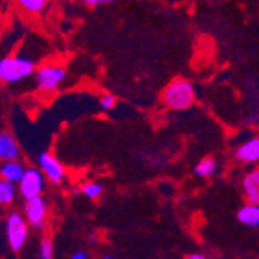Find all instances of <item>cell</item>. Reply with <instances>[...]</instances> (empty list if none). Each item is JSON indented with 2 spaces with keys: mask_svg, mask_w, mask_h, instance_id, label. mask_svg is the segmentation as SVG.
Wrapping results in <instances>:
<instances>
[{
  "mask_svg": "<svg viewBox=\"0 0 259 259\" xmlns=\"http://www.w3.org/2000/svg\"><path fill=\"white\" fill-rule=\"evenodd\" d=\"M196 100V92L191 82L185 79L171 81L163 92V101L174 110H185L191 107Z\"/></svg>",
  "mask_w": 259,
  "mask_h": 259,
  "instance_id": "6da1fadb",
  "label": "cell"
},
{
  "mask_svg": "<svg viewBox=\"0 0 259 259\" xmlns=\"http://www.w3.org/2000/svg\"><path fill=\"white\" fill-rule=\"evenodd\" d=\"M34 62L22 56H8L0 62V79L7 84H16L34 73Z\"/></svg>",
  "mask_w": 259,
  "mask_h": 259,
  "instance_id": "7a4b0ae2",
  "label": "cell"
},
{
  "mask_svg": "<svg viewBox=\"0 0 259 259\" xmlns=\"http://www.w3.org/2000/svg\"><path fill=\"white\" fill-rule=\"evenodd\" d=\"M28 221L19 213H10L7 218V241L14 253H19L28 239Z\"/></svg>",
  "mask_w": 259,
  "mask_h": 259,
  "instance_id": "3957f363",
  "label": "cell"
},
{
  "mask_svg": "<svg viewBox=\"0 0 259 259\" xmlns=\"http://www.w3.org/2000/svg\"><path fill=\"white\" fill-rule=\"evenodd\" d=\"M36 84L44 92L56 90L67 78L65 68L61 65H44L36 72Z\"/></svg>",
  "mask_w": 259,
  "mask_h": 259,
  "instance_id": "277c9868",
  "label": "cell"
},
{
  "mask_svg": "<svg viewBox=\"0 0 259 259\" xmlns=\"http://www.w3.org/2000/svg\"><path fill=\"white\" fill-rule=\"evenodd\" d=\"M42 174L44 172H40L36 168H28L25 171V174H23L22 180L17 183L19 193L25 200H30V199L42 194V191H44V176Z\"/></svg>",
  "mask_w": 259,
  "mask_h": 259,
  "instance_id": "5b68a950",
  "label": "cell"
},
{
  "mask_svg": "<svg viewBox=\"0 0 259 259\" xmlns=\"http://www.w3.org/2000/svg\"><path fill=\"white\" fill-rule=\"evenodd\" d=\"M25 202H27L25 203V218H27L30 227L42 230L45 225V221H47V211H49L47 202L44 200L42 196L33 197Z\"/></svg>",
  "mask_w": 259,
  "mask_h": 259,
  "instance_id": "8992f818",
  "label": "cell"
},
{
  "mask_svg": "<svg viewBox=\"0 0 259 259\" xmlns=\"http://www.w3.org/2000/svg\"><path fill=\"white\" fill-rule=\"evenodd\" d=\"M39 168L44 172V176L49 179L52 183L59 185L64 180V168L58 158H55L52 154L44 152L39 155Z\"/></svg>",
  "mask_w": 259,
  "mask_h": 259,
  "instance_id": "52a82bcc",
  "label": "cell"
},
{
  "mask_svg": "<svg viewBox=\"0 0 259 259\" xmlns=\"http://www.w3.org/2000/svg\"><path fill=\"white\" fill-rule=\"evenodd\" d=\"M234 157H236V160H239L241 163L259 161V137H253L247 141V143L239 146Z\"/></svg>",
  "mask_w": 259,
  "mask_h": 259,
  "instance_id": "ba28073f",
  "label": "cell"
},
{
  "mask_svg": "<svg viewBox=\"0 0 259 259\" xmlns=\"http://www.w3.org/2000/svg\"><path fill=\"white\" fill-rule=\"evenodd\" d=\"M20 157V149L16 143L14 137L10 132L0 134V158L2 161L17 160Z\"/></svg>",
  "mask_w": 259,
  "mask_h": 259,
  "instance_id": "9c48e42d",
  "label": "cell"
},
{
  "mask_svg": "<svg viewBox=\"0 0 259 259\" xmlns=\"http://www.w3.org/2000/svg\"><path fill=\"white\" fill-rule=\"evenodd\" d=\"M242 188L247 200L259 205V169H253L244 177Z\"/></svg>",
  "mask_w": 259,
  "mask_h": 259,
  "instance_id": "30bf717a",
  "label": "cell"
},
{
  "mask_svg": "<svg viewBox=\"0 0 259 259\" xmlns=\"http://www.w3.org/2000/svg\"><path fill=\"white\" fill-rule=\"evenodd\" d=\"M25 168H23V164L17 160H8V161H4L2 168H0V176L5 180H10L13 183H19L25 174Z\"/></svg>",
  "mask_w": 259,
  "mask_h": 259,
  "instance_id": "8fae6325",
  "label": "cell"
},
{
  "mask_svg": "<svg viewBox=\"0 0 259 259\" xmlns=\"http://www.w3.org/2000/svg\"><path fill=\"white\" fill-rule=\"evenodd\" d=\"M238 221L250 228L259 227V205L257 203H247L238 211Z\"/></svg>",
  "mask_w": 259,
  "mask_h": 259,
  "instance_id": "7c38bea8",
  "label": "cell"
},
{
  "mask_svg": "<svg viewBox=\"0 0 259 259\" xmlns=\"http://www.w3.org/2000/svg\"><path fill=\"white\" fill-rule=\"evenodd\" d=\"M216 168H218L216 160L211 158V157H206V158H203V160H200L197 163V166L194 168V174L197 177L208 179V177H211V176L216 172Z\"/></svg>",
  "mask_w": 259,
  "mask_h": 259,
  "instance_id": "4fadbf2b",
  "label": "cell"
},
{
  "mask_svg": "<svg viewBox=\"0 0 259 259\" xmlns=\"http://www.w3.org/2000/svg\"><path fill=\"white\" fill-rule=\"evenodd\" d=\"M17 190L19 188H16V183L2 179V182H0V203L2 205L11 203L16 199Z\"/></svg>",
  "mask_w": 259,
  "mask_h": 259,
  "instance_id": "5bb4252c",
  "label": "cell"
},
{
  "mask_svg": "<svg viewBox=\"0 0 259 259\" xmlns=\"http://www.w3.org/2000/svg\"><path fill=\"white\" fill-rule=\"evenodd\" d=\"M50 0H16V4L20 10H23L28 14H37L40 13L47 4H49Z\"/></svg>",
  "mask_w": 259,
  "mask_h": 259,
  "instance_id": "9a60e30c",
  "label": "cell"
},
{
  "mask_svg": "<svg viewBox=\"0 0 259 259\" xmlns=\"http://www.w3.org/2000/svg\"><path fill=\"white\" fill-rule=\"evenodd\" d=\"M81 193L87 197V199H98L103 193V186L100 183L95 182H90L87 185H84L81 188Z\"/></svg>",
  "mask_w": 259,
  "mask_h": 259,
  "instance_id": "2e32d148",
  "label": "cell"
},
{
  "mask_svg": "<svg viewBox=\"0 0 259 259\" xmlns=\"http://www.w3.org/2000/svg\"><path fill=\"white\" fill-rule=\"evenodd\" d=\"M53 242L49 239V238H45L40 241V245H39V257L40 259H52L53 257Z\"/></svg>",
  "mask_w": 259,
  "mask_h": 259,
  "instance_id": "e0dca14e",
  "label": "cell"
},
{
  "mask_svg": "<svg viewBox=\"0 0 259 259\" xmlns=\"http://www.w3.org/2000/svg\"><path fill=\"white\" fill-rule=\"evenodd\" d=\"M115 103H116V100L113 95H110V93H106V95H103L100 98V104L104 110H112L115 107Z\"/></svg>",
  "mask_w": 259,
  "mask_h": 259,
  "instance_id": "ac0fdd59",
  "label": "cell"
},
{
  "mask_svg": "<svg viewBox=\"0 0 259 259\" xmlns=\"http://www.w3.org/2000/svg\"><path fill=\"white\" fill-rule=\"evenodd\" d=\"M87 7H100V5H109L115 0H82Z\"/></svg>",
  "mask_w": 259,
  "mask_h": 259,
  "instance_id": "d6986e66",
  "label": "cell"
},
{
  "mask_svg": "<svg viewBox=\"0 0 259 259\" xmlns=\"http://www.w3.org/2000/svg\"><path fill=\"white\" fill-rule=\"evenodd\" d=\"M72 259H87L89 256H87V253L85 251H82V250H78V251H75L72 256H70Z\"/></svg>",
  "mask_w": 259,
  "mask_h": 259,
  "instance_id": "ffe728a7",
  "label": "cell"
},
{
  "mask_svg": "<svg viewBox=\"0 0 259 259\" xmlns=\"http://www.w3.org/2000/svg\"><path fill=\"white\" fill-rule=\"evenodd\" d=\"M188 259H205V254H199V253H193L190 256H186Z\"/></svg>",
  "mask_w": 259,
  "mask_h": 259,
  "instance_id": "44dd1931",
  "label": "cell"
}]
</instances>
